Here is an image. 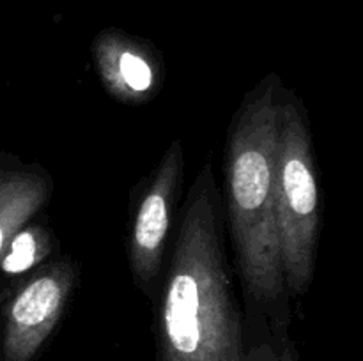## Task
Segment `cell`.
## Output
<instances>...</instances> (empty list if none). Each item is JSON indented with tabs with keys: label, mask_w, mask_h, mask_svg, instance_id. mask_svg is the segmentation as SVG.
Returning <instances> with one entry per match:
<instances>
[{
	"label": "cell",
	"mask_w": 363,
	"mask_h": 361,
	"mask_svg": "<svg viewBox=\"0 0 363 361\" xmlns=\"http://www.w3.org/2000/svg\"><path fill=\"white\" fill-rule=\"evenodd\" d=\"M163 361H241L243 321L227 258L220 191L206 159L183 204L160 290Z\"/></svg>",
	"instance_id": "6da1fadb"
},
{
	"label": "cell",
	"mask_w": 363,
	"mask_h": 361,
	"mask_svg": "<svg viewBox=\"0 0 363 361\" xmlns=\"http://www.w3.org/2000/svg\"><path fill=\"white\" fill-rule=\"evenodd\" d=\"M282 81L262 78L238 108L225 147V204L236 271L248 311L286 324L291 296L277 230V126Z\"/></svg>",
	"instance_id": "7a4b0ae2"
},
{
	"label": "cell",
	"mask_w": 363,
	"mask_h": 361,
	"mask_svg": "<svg viewBox=\"0 0 363 361\" xmlns=\"http://www.w3.org/2000/svg\"><path fill=\"white\" fill-rule=\"evenodd\" d=\"M277 230L291 297L307 294L314 278L321 212L312 134L303 105L282 87L277 126Z\"/></svg>",
	"instance_id": "3957f363"
},
{
	"label": "cell",
	"mask_w": 363,
	"mask_h": 361,
	"mask_svg": "<svg viewBox=\"0 0 363 361\" xmlns=\"http://www.w3.org/2000/svg\"><path fill=\"white\" fill-rule=\"evenodd\" d=\"M78 265L57 257L23 273L0 310V361H30L66 311Z\"/></svg>",
	"instance_id": "277c9868"
},
{
	"label": "cell",
	"mask_w": 363,
	"mask_h": 361,
	"mask_svg": "<svg viewBox=\"0 0 363 361\" xmlns=\"http://www.w3.org/2000/svg\"><path fill=\"white\" fill-rule=\"evenodd\" d=\"M184 179L183 142L174 140L147 177L135 204L128 236L133 282L145 296L158 294L163 257Z\"/></svg>",
	"instance_id": "5b68a950"
},
{
	"label": "cell",
	"mask_w": 363,
	"mask_h": 361,
	"mask_svg": "<svg viewBox=\"0 0 363 361\" xmlns=\"http://www.w3.org/2000/svg\"><path fill=\"white\" fill-rule=\"evenodd\" d=\"M92 59L105 91L124 105H144L163 87L162 57L140 38L106 28L92 41Z\"/></svg>",
	"instance_id": "8992f818"
},
{
	"label": "cell",
	"mask_w": 363,
	"mask_h": 361,
	"mask_svg": "<svg viewBox=\"0 0 363 361\" xmlns=\"http://www.w3.org/2000/svg\"><path fill=\"white\" fill-rule=\"evenodd\" d=\"M52 191V176L41 165L0 152V255L14 234L45 209Z\"/></svg>",
	"instance_id": "52a82bcc"
},
{
	"label": "cell",
	"mask_w": 363,
	"mask_h": 361,
	"mask_svg": "<svg viewBox=\"0 0 363 361\" xmlns=\"http://www.w3.org/2000/svg\"><path fill=\"white\" fill-rule=\"evenodd\" d=\"M53 234L41 223L28 222L14 234L4 253L0 255V269L7 276H20L43 264L52 253Z\"/></svg>",
	"instance_id": "ba28073f"
}]
</instances>
